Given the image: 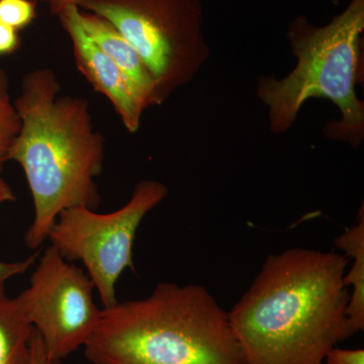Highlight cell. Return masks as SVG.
I'll use <instances>...</instances> for the list:
<instances>
[{
    "label": "cell",
    "instance_id": "obj_1",
    "mask_svg": "<svg viewBox=\"0 0 364 364\" xmlns=\"http://www.w3.org/2000/svg\"><path fill=\"white\" fill-rule=\"evenodd\" d=\"M348 264L347 256L314 249L268 256L228 313L246 364H324L352 336L343 282Z\"/></svg>",
    "mask_w": 364,
    "mask_h": 364
},
{
    "label": "cell",
    "instance_id": "obj_2",
    "mask_svg": "<svg viewBox=\"0 0 364 364\" xmlns=\"http://www.w3.org/2000/svg\"><path fill=\"white\" fill-rule=\"evenodd\" d=\"M61 85L50 68L28 71L14 100L20 130L9 161L20 164L33 205L25 244L36 250L48 238L62 210L102 203L95 178L104 169L105 140L95 130L83 97L60 95Z\"/></svg>",
    "mask_w": 364,
    "mask_h": 364
},
{
    "label": "cell",
    "instance_id": "obj_3",
    "mask_svg": "<svg viewBox=\"0 0 364 364\" xmlns=\"http://www.w3.org/2000/svg\"><path fill=\"white\" fill-rule=\"evenodd\" d=\"M83 348L92 364H246L228 313L198 284L162 282L102 309Z\"/></svg>",
    "mask_w": 364,
    "mask_h": 364
},
{
    "label": "cell",
    "instance_id": "obj_4",
    "mask_svg": "<svg viewBox=\"0 0 364 364\" xmlns=\"http://www.w3.org/2000/svg\"><path fill=\"white\" fill-rule=\"evenodd\" d=\"M364 31V0H350L346 9L323 26L306 16L291 21L287 39L296 58L282 78L261 76L256 97L268 109L272 133L284 134L296 123L311 98L330 100L341 117L325 127L328 139L358 147L364 139V104L356 95L360 71V42Z\"/></svg>",
    "mask_w": 364,
    "mask_h": 364
},
{
    "label": "cell",
    "instance_id": "obj_5",
    "mask_svg": "<svg viewBox=\"0 0 364 364\" xmlns=\"http://www.w3.org/2000/svg\"><path fill=\"white\" fill-rule=\"evenodd\" d=\"M128 41L149 69L161 105L210 58L200 0H81Z\"/></svg>",
    "mask_w": 364,
    "mask_h": 364
},
{
    "label": "cell",
    "instance_id": "obj_6",
    "mask_svg": "<svg viewBox=\"0 0 364 364\" xmlns=\"http://www.w3.org/2000/svg\"><path fill=\"white\" fill-rule=\"evenodd\" d=\"M168 193L162 182L145 179L134 188L129 202L102 214L85 205L60 213L48 234L52 247L67 261H81L102 309L116 305L117 284L126 269H134L133 247L144 218Z\"/></svg>",
    "mask_w": 364,
    "mask_h": 364
},
{
    "label": "cell",
    "instance_id": "obj_7",
    "mask_svg": "<svg viewBox=\"0 0 364 364\" xmlns=\"http://www.w3.org/2000/svg\"><path fill=\"white\" fill-rule=\"evenodd\" d=\"M95 289L87 273L51 245L46 249L30 286L16 299L42 337L50 361L68 358L95 334L102 311L93 299Z\"/></svg>",
    "mask_w": 364,
    "mask_h": 364
},
{
    "label": "cell",
    "instance_id": "obj_8",
    "mask_svg": "<svg viewBox=\"0 0 364 364\" xmlns=\"http://www.w3.org/2000/svg\"><path fill=\"white\" fill-rule=\"evenodd\" d=\"M77 13L78 6H72L57 16L70 40L75 65L93 90L109 100L124 129L135 134L140 129L145 111L132 95L119 67L83 30Z\"/></svg>",
    "mask_w": 364,
    "mask_h": 364
},
{
    "label": "cell",
    "instance_id": "obj_9",
    "mask_svg": "<svg viewBox=\"0 0 364 364\" xmlns=\"http://www.w3.org/2000/svg\"><path fill=\"white\" fill-rule=\"evenodd\" d=\"M77 16L88 37L119 67L129 90L144 111L160 105L154 78L133 46L102 16L79 7Z\"/></svg>",
    "mask_w": 364,
    "mask_h": 364
},
{
    "label": "cell",
    "instance_id": "obj_10",
    "mask_svg": "<svg viewBox=\"0 0 364 364\" xmlns=\"http://www.w3.org/2000/svg\"><path fill=\"white\" fill-rule=\"evenodd\" d=\"M335 246L352 258V267L344 274V284L352 287L346 314L352 336L364 328V212L361 207L358 224L335 239Z\"/></svg>",
    "mask_w": 364,
    "mask_h": 364
},
{
    "label": "cell",
    "instance_id": "obj_11",
    "mask_svg": "<svg viewBox=\"0 0 364 364\" xmlns=\"http://www.w3.org/2000/svg\"><path fill=\"white\" fill-rule=\"evenodd\" d=\"M33 330L16 299L0 291V364H31Z\"/></svg>",
    "mask_w": 364,
    "mask_h": 364
},
{
    "label": "cell",
    "instance_id": "obj_12",
    "mask_svg": "<svg viewBox=\"0 0 364 364\" xmlns=\"http://www.w3.org/2000/svg\"><path fill=\"white\" fill-rule=\"evenodd\" d=\"M20 117L11 95L9 75L0 67V173L9 162V151L18 130Z\"/></svg>",
    "mask_w": 364,
    "mask_h": 364
},
{
    "label": "cell",
    "instance_id": "obj_13",
    "mask_svg": "<svg viewBox=\"0 0 364 364\" xmlns=\"http://www.w3.org/2000/svg\"><path fill=\"white\" fill-rule=\"evenodd\" d=\"M37 7L36 0H0V21L20 32L36 20Z\"/></svg>",
    "mask_w": 364,
    "mask_h": 364
},
{
    "label": "cell",
    "instance_id": "obj_14",
    "mask_svg": "<svg viewBox=\"0 0 364 364\" xmlns=\"http://www.w3.org/2000/svg\"><path fill=\"white\" fill-rule=\"evenodd\" d=\"M16 200L13 188L0 176V205L4 203H13ZM37 257L38 254H35L20 262L6 263L0 261V291H4V284L7 280L16 275L23 274L32 267Z\"/></svg>",
    "mask_w": 364,
    "mask_h": 364
},
{
    "label": "cell",
    "instance_id": "obj_15",
    "mask_svg": "<svg viewBox=\"0 0 364 364\" xmlns=\"http://www.w3.org/2000/svg\"><path fill=\"white\" fill-rule=\"evenodd\" d=\"M324 364H364V350L334 347L326 356Z\"/></svg>",
    "mask_w": 364,
    "mask_h": 364
},
{
    "label": "cell",
    "instance_id": "obj_16",
    "mask_svg": "<svg viewBox=\"0 0 364 364\" xmlns=\"http://www.w3.org/2000/svg\"><path fill=\"white\" fill-rule=\"evenodd\" d=\"M21 44L20 32L0 21V57L14 54Z\"/></svg>",
    "mask_w": 364,
    "mask_h": 364
},
{
    "label": "cell",
    "instance_id": "obj_17",
    "mask_svg": "<svg viewBox=\"0 0 364 364\" xmlns=\"http://www.w3.org/2000/svg\"><path fill=\"white\" fill-rule=\"evenodd\" d=\"M50 363L51 361L48 358L42 337L33 329L32 338H31V364H50Z\"/></svg>",
    "mask_w": 364,
    "mask_h": 364
},
{
    "label": "cell",
    "instance_id": "obj_18",
    "mask_svg": "<svg viewBox=\"0 0 364 364\" xmlns=\"http://www.w3.org/2000/svg\"><path fill=\"white\" fill-rule=\"evenodd\" d=\"M37 2H42L49 9L53 16H58L62 11L68 6H78L81 0H36Z\"/></svg>",
    "mask_w": 364,
    "mask_h": 364
},
{
    "label": "cell",
    "instance_id": "obj_19",
    "mask_svg": "<svg viewBox=\"0 0 364 364\" xmlns=\"http://www.w3.org/2000/svg\"><path fill=\"white\" fill-rule=\"evenodd\" d=\"M50 364H62V363L60 360H56V361H51V363H50Z\"/></svg>",
    "mask_w": 364,
    "mask_h": 364
}]
</instances>
